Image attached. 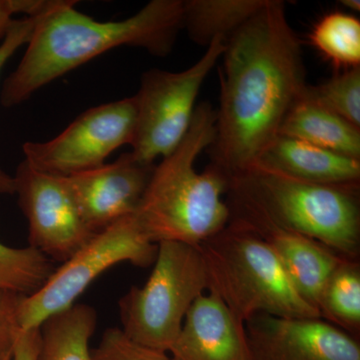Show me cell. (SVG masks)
I'll return each mask as SVG.
<instances>
[{
	"mask_svg": "<svg viewBox=\"0 0 360 360\" xmlns=\"http://www.w3.org/2000/svg\"><path fill=\"white\" fill-rule=\"evenodd\" d=\"M54 0H0V41L4 39L18 14L35 16L44 13Z\"/></svg>",
	"mask_w": 360,
	"mask_h": 360,
	"instance_id": "obj_26",
	"label": "cell"
},
{
	"mask_svg": "<svg viewBox=\"0 0 360 360\" xmlns=\"http://www.w3.org/2000/svg\"><path fill=\"white\" fill-rule=\"evenodd\" d=\"M257 165L314 184L335 186L360 184L359 160L284 135L277 137Z\"/></svg>",
	"mask_w": 360,
	"mask_h": 360,
	"instance_id": "obj_15",
	"label": "cell"
},
{
	"mask_svg": "<svg viewBox=\"0 0 360 360\" xmlns=\"http://www.w3.org/2000/svg\"><path fill=\"white\" fill-rule=\"evenodd\" d=\"M341 6L347 7L349 11H354V13H359L360 2L359 0H340Z\"/></svg>",
	"mask_w": 360,
	"mask_h": 360,
	"instance_id": "obj_28",
	"label": "cell"
},
{
	"mask_svg": "<svg viewBox=\"0 0 360 360\" xmlns=\"http://www.w3.org/2000/svg\"><path fill=\"white\" fill-rule=\"evenodd\" d=\"M224 49V40L217 39L186 70L172 72L153 68L142 75L134 96L136 125L130 144L135 160L153 165L179 146L193 122L201 86Z\"/></svg>",
	"mask_w": 360,
	"mask_h": 360,
	"instance_id": "obj_8",
	"label": "cell"
},
{
	"mask_svg": "<svg viewBox=\"0 0 360 360\" xmlns=\"http://www.w3.org/2000/svg\"><path fill=\"white\" fill-rule=\"evenodd\" d=\"M158 245L151 243L134 213L97 232L70 259L54 270L44 285L25 296L18 321L21 330L37 328L52 315L75 304L77 298L106 270L122 262L135 266H151Z\"/></svg>",
	"mask_w": 360,
	"mask_h": 360,
	"instance_id": "obj_7",
	"label": "cell"
},
{
	"mask_svg": "<svg viewBox=\"0 0 360 360\" xmlns=\"http://www.w3.org/2000/svg\"><path fill=\"white\" fill-rule=\"evenodd\" d=\"M317 309L322 319L359 340V259H341L322 288Z\"/></svg>",
	"mask_w": 360,
	"mask_h": 360,
	"instance_id": "obj_19",
	"label": "cell"
},
{
	"mask_svg": "<svg viewBox=\"0 0 360 360\" xmlns=\"http://www.w3.org/2000/svg\"><path fill=\"white\" fill-rule=\"evenodd\" d=\"M18 205L28 222V243L52 262L63 264L97 232L84 221L68 179L21 161L13 175Z\"/></svg>",
	"mask_w": 360,
	"mask_h": 360,
	"instance_id": "obj_10",
	"label": "cell"
},
{
	"mask_svg": "<svg viewBox=\"0 0 360 360\" xmlns=\"http://www.w3.org/2000/svg\"><path fill=\"white\" fill-rule=\"evenodd\" d=\"M200 246L207 292L241 321L259 314L284 319H321L293 288L269 245L236 221Z\"/></svg>",
	"mask_w": 360,
	"mask_h": 360,
	"instance_id": "obj_5",
	"label": "cell"
},
{
	"mask_svg": "<svg viewBox=\"0 0 360 360\" xmlns=\"http://www.w3.org/2000/svg\"><path fill=\"white\" fill-rule=\"evenodd\" d=\"M231 219L296 232L359 259V186L314 184L255 165L227 180Z\"/></svg>",
	"mask_w": 360,
	"mask_h": 360,
	"instance_id": "obj_4",
	"label": "cell"
},
{
	"mask_svg": "<svg viewBox=\"0 0 360 360\" xmlns=\"http://www.w3.org/2000/svg\"><path fill=\"white\" fill-rule=\"evenodd\" d=\"M136 125L134 96L89 108L51 141L23 144L25 160L45 174L71 176L101 167L123 146H130Z\"/></svg>",
	"mask_w": 360,
	"mask_h": 360,
	"instance_id": "obj_9",
	"label": "cell"
},
{
	"mask_svg": "<svg viewBox=\"0 0 360 360\" xmlns=\"http://www.w3.org/2000/svg\"><path fill=\"white\" fill-rule=\"evenodd\" d=\"M25 296L0 293V360H13L21 331L18 314Z\"/></svg>",
	"mask_w": 360,
	"mask_h": 360,
	"instance_id": "obj_25",
	"label": "cell"
},
{
	"mask_svg": "<svg viewBox=\"0 0 360 360\" xmlns=\"http://www.w3.org/2000/svg\"><path fill=\"white\" fill-rule=\"evenodd\" d=\"M215 122L212 104H198L179 146L155 165L134 212L151 243L200 246L229 225L231 212L224 200L226 179L210 165L202 172L194 168L198 156L214 141Z\"/></svg>",
	"mask_w": 360,
	"mask_h": 360,
	"instance_id": "obj_3",
	"label": "cell"
},
{
	"mask_svg": "<svg viewBox=\"0 0 360 360\" xmlns=\"http://www.w3.org/2000/svg\"><path fill=\"white\" fill-rule=\"evenodd\" d=\"M266 0H184V30L194 44L226 41L264 6Z\"/></svg>",
	"mask_w": 360,
	"mask_h": 360,
	"instance_id": "obj_18",
	"label": "cell"
},
{
	"mask_svg": "<svg viewBox=\"0 0 360 360\" xmlns=\"http://www.w3.org/2000/svg\"><path fill=\"white\" fill-rule=\"evenodd\" d=\"M281 135L360 160V129L304 94L286 116Z\"/></svg>",
	"mask_w": 360,
	"mask_h": 360,
	"instance_id": "obj_16",
	"label": "cell"
},
{
	"mask_svg": "<svg viewBox=\"0 0 360 360\" xmlns=\"http://www.w3.org/2000/svg\"><path fill=\"white\" fill-rule=\"evenodd\" d=\"M210 165L229 180L262 160L307 89L302 42L285 2L262 8L225 41Z\"/></svg>",
	"mask_w": 360,
	"mask_h": 360,
	"instance_id": "obj_1",
	"label": "cell"
},
{
	"mask_svg": "<svg viewBox=\"0 0 360 360\" xmlns=\"http://www.w3.org/2000/svg\"><path fill=\"white\" fill-rule=\"evenodd\" d=\"M168 352L172 360H251L245 322L207 291L191 305Z\"/></svg>",
	"mask_w": 360,
	"mask_h": 360,
	"instance_id": "obj_13",
	"label": "cell"
},
{
	"mask_svg": "<svg viewBox=\"0 0 360 360\" xmlns=\"http://www.w3.org/2000/svg\"><path fill=\"white\" fill-rule=\"evenodd\" d=\"M40 14L35 16H23L18 20L15 18L11 23L6 37L0 41V71L20 47L28 44ZM14 193L15 182L13 175H9L0 167V195Z\"/></svg>",
	"mask_w": 360,
	"mask_h": 360,
	"instance_id": "obj_24",
	"label": "cell"
},
{
	"mask_svg": "<svg viewBox=\"0 0 360 360\" xmlns=\"http://www.w3.org/2000/svg\"><path fill=\"white\" fill-rule=\"evenodd\" d=\"M91 355L92 360H172L167 352L134 342L118 328L104 331Z\"/></svg>",
	"mask_w": 360,
	"mask_h": 360,
	"instance_id": "obj_23",
	"label": "cell"
},
{
	"mask_svg": "<svg viewBox=\"0 0 360 360\" xmlns=\"http://www.w3.org/2000/svg\"><path fill=\"white\" fill-rule=\"evenodd\" d=\"M305 96L360 129V66L348 68L317 85H307Z\"/></svg>",
	"mask_w": 360,
	"mask_h": 360,
	"instance_id": "obj_22",
	"label": "cell"
},
{
	"mask_svg": "<svg viewBox=\"0 0 360 360\" xmlns=\"http://www.w3.org/2000/svg\"><path fill=\"white\" fill-rule=\"evenodd\" d=\"M54 270L53 262L32 246L15 248L0 243V293L32 295Z\"/></svg>",
	"mask_w": 360,
	"mask_h": 360,
	"instance_id": "obj_21",
	"label": "cell"
},
{
	"mask_svg": "<svg viewBox=\"0 0 360 360\" xmlns=\"http://www.w3.org/2000/svg\"><path fill=\"white\" fill-rule=\"evenodd\" d=\"M245 330L251 360H360L359 340L322 319L259 314Z\"/></svg>",
	"mask_w": 360,
	"mask_h": 360,
	"instance_id": "obj_11",
	"label": "cell"
},
{
	"mask_svg": "<svg viewBox=\"0 0 360 360\" xmlns=\"http://www.w3.org/2000/svg\"><path fill=\"white\" fill-rule=\"evenodd\" d=\"M72 0H54L40 14L20 65L6 78L0 103L13 108L40 89L90 60L122 46L165 58L184 30V0H151L122 20L99 21Z\"/></svg>",
	"mask_w": 360,
	"mask_h": 360,
	"instance_id": "obj_2",
	"label": "cell"
},
{
	"mask_svg": "<svg viewBox=\"0 0 360 360\" xmlns=\"http://www.w3.org/2000/svg\"><path fill=\"white\" fill-rule=\"evenodd\" d=\"M96 326V310L82 303L52 315L39 326L37 360H92L89 341Z\"/></svg>",
	"mask_w": 360,
	"mask_h": 360,
	"instance_id": "obj_17",
	"label": "cell"
},
{
	"mask_svg": "<svg viewBox=\"0 0 360 360\" xmlns=\"http://www.w3.org/2000/svg\"><path fill=\"white\" fill-rule=\"evenodd\" d=\"M206 291L200 246L162 241L148 281L120 298V329L134 342L167 354L191 305Z\"/></svg>",
	"mask_w": 360,
	"mask_h": 360,
	"instance_id": "obj_6",
	"label": "cell"
},
{
	"mask_svg": "<svg viewBox=\"0 0 360 360\" xmlns=\"http://www.w3.org/2000/svg\"><path fill=\"white\" fill-rule=\"evenodd\" d=\"M39 347V328L22 330L14 348L13 360H37Z\"/></svg>",
	"mask_w": 360,
	"mask_h": 360,
	"instance_id": "obj_27",
	"label": "cell"
},
{
	"mask_svg": "<svg viewBox=\"0 0 360 360\" xmlns=\"http://www.w3.org/2000/svg\"><path fill=\"white\" fill-rule=\"evenodd\" d=\"M155 167L127 153L115 162L66 177L89 229L103 231L136 212Z\"/></svg>",
	"mask_w": 360,
	"mask_h": 360,
	"instance_id": "obj_12",
	"label": "cell"
},
{
	"mask_svg": "<svg viewBox=\"0 0 360 360\" xmlns=\"http://www.w3.org/2000/svg\"><path fill=\"white\" fill-rule=\"evenodd\" d=\"M232 221L245 225L264 239L276 255L293 288L305 302L319 310L322 288L343 257L319 241L296 232L262 222Z\"/></svg>",
	"mask_w": 360,
	"mask_h": 360,
	"instance_id": "obj_14",
	"label": "cell"
},
{
	"mask_svg": "<svg viewBox=\"0 0 360 360\" xmlns=\"http://www.w3.org/2000/svg\"><path fill=\"white\" fill-rule=\"evenodd\" d=\"M309 40L335 68L345 70L360 66V21L352 14H326L312 28Z\"/></svg>",
	"mask_w": 360,
	"mask_h": 360,
	"instance_id": "obj_20",
	"label": "cell"
}]
</instances>
